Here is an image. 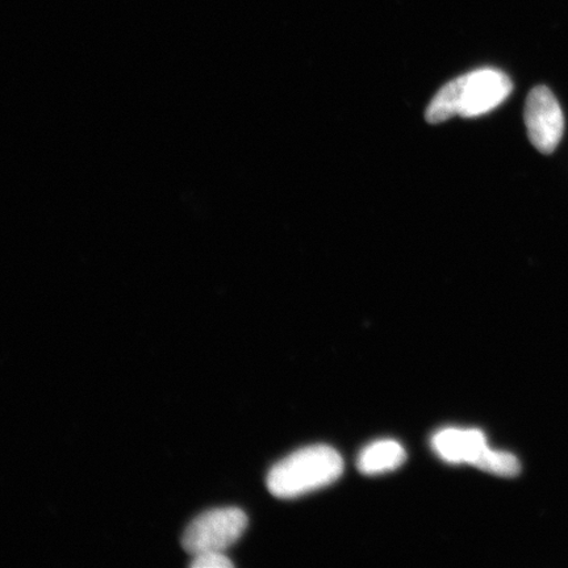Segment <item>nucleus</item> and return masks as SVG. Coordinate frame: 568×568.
I'll use <instances>...</instances> for the list:
<instances>
[{
  "mask_svg": "<svg viewBox=\"0 0 568 568\" xmlns=\"http://www.w3.org/2000/svg\"><path fill=\"white\" fill-rule=\"evenodd\" d=\"M524 119L532 146L544 154L556 151L564 138L565 118L550 89L537 87L529 92Z\"/></svg>",
  "mask_w": 568,
  "mask_h": 568,
  "instance_id": "nucleus-4",
  "label": "nucleus"
},
{
  "mask_svg": "<svg viewBox=\"0 0 568 568\" xmlns=\"http://www.w3.org/2000/svg\"><path fill=\"white\" fill-rule=\"evenodd\" d=\"M247 527V516L240 508H216L194 518L183 532L182 545L191 556L224 552L236 544Z\"/></svg>",
  "mask_w": 568,
  "mask_h": 568,
  "instance_id": "nucleus-3",
  "label": "nucleus"
},
{
  "mask_svg": "<svg viewBox=\"0 0 568 568\" xmlns=\"http://www.w3.org/2000/svg\"><path fill=\"white\" fill-rule=\"evenodd\" d=\"M194 562L190 565L193 568H231L233 564L224 552H205L194 557Z\"/></svg>",
  "mask_w": 568,
  "mask_h": 568,
  "instance_id": "nucleus-7",
  "label": "nucleus"
},
{
  "mask_svg": "<svg viewBox=\"0 0 568 568\" xmlns=\"http://www.w3.org/2000/svg\"><path fill=\"white\" fill-rule=\"evenodd\" d=\"M433 449L449 464L477 466L488 449L485 433L478 429L447 428L432 438Z\"/></svg>",
  "mask_w": 568,
  "mask_h": 568,
  "instance_id": "nucleus-5",
  "label": "nucleus"
},
{
  "mask_svg": "<svg viewBox=\"0 0 568 568\" xmlns=\"http://www.w3.org/2000/svg\"><path fill=\"white\" fill-rule=\"evenodd\" d=\"M514 83L503 71L486 68L460 75L439 90L425 112L429 124L453 116L478 118L499 106L510 95Z\"/></svg>",
  "mask_w": 568,
  "mask_h": 568,
  "instance_id": "nucleus-1",
  "label": "nucleus"
},
{
  "mask_svg": "<svg viewBox=\"0 0 568 568\" xmlns=\"http://www.w3.org/2000/svg\"><path fill=\"white\" fill-rule=\"evenodd\" d=\"M344 471V460L329 446L304 447L276 464L267 475V488L280 499L316 491L336 481Z\"/></svg>",
  "mask_w": 568,
  "mask_h": 568,
  "instance_id": "nucleus-2",
  "label": "nucleus"
},
{
  "mask_svg": "<svg viewBox=\"0 0 568 568\" xmlns=\"http://www.w3.org/2000/svg\"><path fill=\"white\" fill-rule=\"evenodd\" d=\"M406 458L407 454L402 444L394 439H382L361 452L357 466L362 474L378 475L396 470Z\"/></svg>",
  "mask_w": 568,
  "mask_h": 568,
  "instance_id": "nucleus-6",
  "label": "nucleus"
}]
</instances>
